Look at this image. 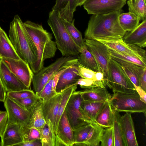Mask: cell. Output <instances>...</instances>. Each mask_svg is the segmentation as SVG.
I'll return each mask as SVG.
<instances>
[{
  "instance_id": "6da1fadb",
  "label": "cell",
  "mask_w": 146,
  "mask_h": 146,
  "mask_svg": "<svg viewBox=\"0 0 146 146\" xmlns=\"http://www.w3.org/2000/svg\"><path fill=\"white\" fill-rule=\"evenodd\" d=\"M122 9L108 13L92 15L84 33V38L110 39L123 38L126 32L121 27L118 17Z\"/></svg>"
},
{
  "instance_id": "7a4b0ae2",
  "label": "cell",
  "mask_w": 146,
  "mask_h": 146,
  "mask_svg": "<svg viewBox=\"0 0 146 146\" xmlns=\"http://www.w3.org/2000/svg\"><path fill=\"white\" fill-rule=\"evenodd\" d=\"M23 24L37 50V60L30 66L34 74L44 67L45 60L54 56L57 48L55 42L52 40V34L41 25L30 21H25Z\"/></svg>"
},
{
  "instance_id": "3957f363",
  "label": "cell",
  "mask_w": 146,
  "mask_h": 146,
  "mask_svg": "<svg viewBox=\"0 0 146 146\" xmlns=\"http://www.w3.org/2000/svg\"><path fill=\"white\" fill-rule=\"evenodd\" d=\"M9 36L20 58L28 63L30 66L32 65L37 59L36 49L18 15L15 16L10 23Z\"/></svg>"
},
{
  "instance_id": "277c9868",
  "label": "cell",
  "mask_w": 146,
  "mask_h": 146,
  "mask_svg": "<svg viewBox=\"0 0 146 146\" xmlns=\"http://www.w3.org/2000/svg\"><path fill=\"white\" fill-rule=\"evenodd\" d=\"M47 23L55 37L57 48L63 56L78 55L81 48L74 42L68 33L63 20L57 13L52 10L49 14Z\"/></svg>"
},
{
  "instance_id": "5b68a950",
  "label": "cell",
  "mask_w": 146,
  "mask_h": 146,
  "mask_svg": "<svg viewBox=\"0 0 146 146\" xmlns=\"http://www.w3.org/2000/svg\"><path fill=\"white\" fill-rule=\"evenodd\" d=\"M108 75L106 86L113 93L132 94L137 92L133 84L120 65L111 57L109 64Z\"/></svg>"
},
{
  "instance_id": "8992f818",
  "label": "cell",
  "mask_w": 146,
  "mask_h": 146,
  "mask_svg": "<svg viewBox=\"0 0 146 146\" xmlns=\"http://www.w3.org/2000/svg\"><path fill=\"white\" fill-rule=\"evenodd\" d=\"M109 102L113 109L118 112L146 114V104L141 100L137 92L132 94L114 92Z\"/></svg>"
},
{
  "instance_id": "52a82bcc",
  "label": "cell",
  "mask_w": 146,
  "mask_h": 146,
  "mask_svg": "<svg viewBox=\"0 0 146 146\" xmlns=\"http://www.w3.org/2000/svg\"><path fill=\"white\" fill-rule=\"evenodd\" d=\"M83 100L79 91H75L70 97L65 108L66 117L73 131L88 123H96L82 109L80 105Z\"/></svg>"
},
{
  "instance_id": "ba28073f",
  "label": "cell",
  "mask_w": 146,
  "mask_h": 146,
  "mask_svg": "<svg viewBox=\"0 0 146 146\" xmlns=\"http://www.w3.org/2000/svg\"><path fill=\"white\" fill-rule=\"evenodd\" d=\"M74 58V57L73 56L61 57L49 66L43 67L38 72L34 73L31 83L35 94L41 91L63 64Z\"/></svg>"
},
{
  "instance_id": "9c48e42d",
  "label": "cell",
  "mask_w": 146,
  "mask_h": 146,
  "mask_svg": "<svg viewBox=\"0 0 146 146\" xmlns=\"http://www.w3.org/2000/svg\"><path fill=\"white\" fill-rule=\"evenodd\" d=\"M84 40L87 49L99 65L106 81L108 78L109 64L111 58L109 48L96 40L84 38Z\"/></svg>"
},
{
  "instance_id": "30bf717a",
  "label": "cell",
  "mask_w": 146,
  "mask_h": 146,
  "mask_svg": "<svg viewBox=\"0 0 146 146\" xmlns=\"http://www.w3.org/2000/svg\"><path fill=\"white\" fill-rule=\"evenodd\" d=\"M127 1L87 0L83 5L89 14H104L122 9Z\"/></svg>"
},
{
  "instance_id": "8fae6325",
  "label": "cell",
  "mask_w": 146,
  "mask_h": 146,
  "mask_svg": "<svg viewBox=\"0 0 146 146\" xmlns=\"http://www.w3.org/2000/svg\"><path fill=\"white\" fill-rule=\"evenodd\" d=\"M0 59L26 87L31 89L34 73L28 63L21 58L16 60L3 58Z\"/></svg>"
},
{
  "instance_id": "7c38bea8",
  "label": "cell",
  "mask_w": 146,
  "mask_h": 146,
  "mask_svg": "<svg viewBox=\"0 0 146 146\" xmlns=\"http://www.w3.org/2000/svg\"><path fill=\"white\" fill-rule=\"evenodd\" d=\"M95 40L102 43L109 49L120 53L138 57L146 62L145 50L138 46L124 42L123 38L110 39H96Z\"/></svg>"
},
{
  "instance_id": "4fadbf2b",
  "label": "cell",
  "mask_w": 146,
  "mask_h": 146,
  "mask_svg": "<svg viewBox=\"0 0 146 146\" xmlns=\"http://www.w3.org/2000/svg\"><path fill=\"white\" fill-rule=\"evenodd\" d=\"M4 103L7 115V123L21 126L29 124L31 117L30 111L23 108L7 96Z\"/></svg>"
},
{
  "instance_id": "5bb4252c",
  "label": "cell",
  "mask_w": 146,
  "mask_h": 146,
  "mask_svg": "<svg viewBox=\"0 0 146 146\" xmlns=\"http://www.w3.org/2000/svg\"><path fill=\"white\" fill-rule=\"evenodd\" d=\"M62 92L57 93L45 102H42V110L46 124L52 134L54 146L55 140V125L60 106Z\"/></svg>"
},
{
  "instance_id": "9a60e30c",
  "label": "cell",
  "mask_w": 146,
  "mask_h": 146,
  "mask_svg": "<svg viewBox=\"0 0 146 146\" xmlns=\"http://www.w3.org/2000/svg\"><path fill=\"white\" fill-rule=\"evenodd\" d=\"M73 132L64 111L60 118L56 133L54 146H73Z\"/></svg>"
},
{
  "instance_id": "2e32d148",
  "label": "cell",
  "mask_w": 146,
  "mask_h": 146,
  "mask_svg": "<svg viewBox=\"0 0 146 146\" xmlns=\"http://www.w3.org/2000/svg\"><path fill=\"white\" fill-rule=\"evenodd\" d=\"M0 76L7 92L30 89L16 77L1 59L0 60Z\"/></svg>"
},
{
  "instance_id": "e0dca14e",
  "label": "cell",
  "mask_w": 146,
  "mask_h": 146,
  "mask_svg": "<svg viewBox=\"0 0 146 146\" xmlns=\"http://www.w3.org/2000/svg\"><path fill=\"white\" fill-rule=\"evenodd\" d=\"M120 122L125 146H138L131 113H126L121 116Z\"/></svg>"
},
{
  "instance_id": "ac0fdd59",
  "label": "cell",
  "mask_w": 146,
  "mask_h": 146,
  "mask_svg": "<svg viewBox=\"0 0 146 146\" xmlns=\"http://www.w3.org/2000/svg\"><path fill=\"white\" fill-rule=\"evenodd\" d=\"M124 41L127 43L141 48L146 46V19L134 30L126 32L123 37Z\"/></svg>"
},
{
  "instance_id": "d6986e66",
  "label": "cell",
  "mask_w": 146,
  "mask_h": 146,
  "mask_svg": "<svg viewBox=\"0 0 146 146\" xmlns=\"http://www.w3.org/2000/svg\"><path fill=\"white\" fill-rule=\"evenodd\" d=\"M78 62L68 68L60 76L55 89L57 93L62 92L74 85L81 78L77 74L78 71L76 67Z\"/></svg>"
},
{
  "instance_id": "ffe728a7",
  "label": "cell",
  "mask_w": 146,
  "mask_h": 146,
  "mask_svg": "<svg viewBox=\"0 0 146 146\" xmlns=\"http://www.w3.org/2000/svg\"><path fill=\"white\" fill-rule=\"evenodd\" d=\"M1 138L2 146H17L23 142L21 125L7 123L5 131Z\"/></svg>"
},
{
  "instance_id": "44dd1931",
  "label": "cell",
  "mask_w": 146,
  "mask_h": 146,
  "mask_svg": "<svg viewBox=\"0 0 146 146\" xmlns=\"http://www.w3.org/2000/svg\"><path fill=\"white\" fill-rule=\"evenodd\" d=\"M78 0H56L52 10L56 12L60 17L71 22L77 7Z\"/></svg>"
},
{
  "instance_id": "7402d4cb",
  "label": "cell",
  "mask_w": 146,
  "mask_h": 146,
  "mask_svg": "<svg viewBox=\"0 0 146 146\" xmlns=\"http://www.w3.org/2000/svg\"><path fill=\"white\" fill-rule=\"evenodd\" d=\"M84 101L90 102L109 101L111 96L106 88L96 87L79 91Z\"/></svg>"
},
{
  "instance_id": "603a6c76",
  "label": "cell",
  "mask_w": 146,
  "mask_h": 146,
  "mask_svg": "<svg viewBox=\"0 0 146 146\" xmlns=\"http://www.w3.org/2000/svg\"><path fill=\"white\" fill-rule=\"evenodd\" d=\"M112 58L120 65L133 84L139 86V77L143 73L144 68L145 67L143 68L137 64L118 58Z\"/></svg>"
},
{
  "instance_id": "cb8c5ba5",
  "label": "cell",
  "mask_w": 146,
  "mask_h": 146,
  "mask_svg": "<svg viewBox=\"0 0 146 146\" xmlns=\"http://www.w3.org/2000/svg\"><path fill=\"white\" fill-rule=\"evenodd\" d=\"M30 111L31 117L27 125L36 128L40 133L46 124L42 112V102L38 100Z\"/></svg>"
},
{
  "instance_id": "d4e9b609",
  "label": "cell",
  "mask_w": 146,
  "mask_h": 146,
  "mask_svg": "<svg viewBox=\"0 0 146 146\" xmlns=\"http://www.w3.org/2000/svg\"><path fill=\"white\" fill-rule=\"evenodd\" d=\"M113 109L109 101H108L98 115L95 122L98 125L106 129L113 126Z\"/></svg>"
},
{
  "instance_id": "484cf974",
  "label": "cell",
  "mask_w": 146,
  "mask_h": 146,
  "mask_svg": "<svg viewBox=\"0 0 146 146\" xmlns=\"http://www.w3.org/2000/svg\"><path fill=\"white\" fill-rule=\"evenodd\" d=\"M3 58L19 60L17 54L9 38L2 29L0 38V59Z\"/></svg>"
},
{
  "instance_id": "4316f807",
  "label": "cell",
  "mask_w": 146,
  "mask_h": 146,
  "mask_svg": "<svg viewBox=\"0 0 146 146\" xmlns=\"http://www.w3.org/2000/svg\"><path fill=\"white\" fill-rule=\"evenodd\" d=\"M78 56V62L81 65L96 72H102L99 65L86 45L81 48Z\"/></svg>"
},
{
  "instance_id": "83f0119b",
  "label": "cell",
  "mask_w": 146,
  "mask_h": 146,
  "mask_svg": "<svg viewBox=\"0 0 146 146\" xmlns=\"http://www.w3.org/2000/svg\"><path fill=\"white\" fill-rule=\"evenodd\" d=\"M118 20L122 28L127 32L135 29L139 24L141 20L137 16L129 12L120 14Z\"/></svg>"
},
{
  "instance_id": "f1b7e54d",
  "label": "cell",
  "mask_w": 146,
  "mask_h": 146,
  "mask_svg": "<svg viewBox=\"0 0 146 146\" xmlns=\"http://www.w3.org/2000/svg\"><path fill=\"white\" fill-rule=\"evenodd\" d=\"M106 102H90L83 100L80 106L86 114L95 122L96 117Z\"/></svg>"
},
{
  "instance_id": "f546056e",
  "label": "cell",
  "mask_w": 146,
  "mask_h": 146,
  "mask_svg": "<svg viewBox=\"0 0 146 146\" xmlns=\"http://www.w3.org/2000/svg\"><path fill=\"white\" fill-rule=\"evenodd\" d=\"M104 128L94 123L82 146H99L105 130Z\"/></svg>"
},
{
  "instance_id": "4dcf8cb0",
  "label": "cell",
  "mask_w": 146,
  "mask_h": 146,
  "mask_svg": "<svg viewBox=\"0 0 146 146\" xmlns=\"http://www.w3.org/2000/svg\"><path fill=\"white\" fill-rule=\"evenodd\" d=\"M129 12L137 16L143 21L146 17V0H128Z\"/></svg>"
},
{
  "instance_id": "1f68e13d",
  "label": "cell",
  "mask_w": 146,
  "mask_h": 146,
  "mask_svg": "<svg viewBox=\"0 0 146 146\" xmlns=\"http://www.w3.org/2000/svg\"><path fill=\"white\" fill-rule=\"evenodd\" d=\"M77 86V85H74L66 89L62 92V98L55 125L54 131L55 136L57 127L60 118L65 110L67 104L70 97L72 93L76 91V90Z\"/></svg>"
},
{
  "instance_id": "d6a6232c",
  "label": "cell",
  "mask_w": 146,
  "mask_h": 146,
  "mask_svg": "<svg viewBox=\"0 0 146 146\" xmlns=\"http://www.w3.org/2000/svg\"><path fill=\"white\" fill-rule=\"evenodd\" d=\"M113 123L114 136V146H125L123 138L120 122L121 115L119 112L113 109Z\"/></svg>"
},
{
  "instance_id": "836d02e7",
  "label": "cell",
  "mask_w": 146,
  "mask_h": 146,
  "mask_svg": "<svg viewBox=\"0 0 146 146\" xmlns=\"http://www.w3.org/2000/svg\"><path fill=\"white\" fill-rule=\"evenodd\" d=\"M63 20L68 33L75 43L80 48L85 46L81 33L74 25V19L71 22Z\"/></svg>"
},
{
  "instance_id": "e575fe53",
  "label": "cell",
  "mask_w": 146,
  "mask_h": 146,
  "mask_svg": "<svg viewBox=\"0 0 146 146\" xmlns=\"http://www.w3.org/2000/svg\"><path fill=\"white\" fill-rule=\"evenodd\" d=\"M94 123H88L73 131L74 141L73 146H82Z\"/></svg>"
},
{
  "instance_id": "d590c367",
  "label": "cell",
  "mask_w": 146,
  "mask_h": 146,
  "mask_svg": "<svg viewBox=\"0 0 146 146\" xmlns=\"http://www.w3.org/2000/svg\"><path fill=\"white\" fill-rule=\"evenodd\" d=\"M109 49L111 58H118L137 64L143 68L146 67V62L144 61L138 57L120 53L112 49Z\"/></svg>"
},
{
  "instance_id": "8d00e7d4",
  "label": "cell",
  "mask_w": 146,
  "mask_h": 146,
  "mask_svg": "<svg viewBox=\"0 0 146 146\" xmlns=\"http://www.w3.org/2000/svg\"><path fill=\"white\" fill-rule=\"evenodd\" d=\"M54 75L51 78L46 84L41 91L36 94L39 100L42 102L49 100L57 93L53 89V81Z\"/></svg>"
},
{
  "instance_id": "74e56055",
  "label": "cell",
  "mask_w": 146,
  "mask_h": 146,
  "mask_svg": "<svg viewBox=\"0 0 146 146\" xmlns=\"http://www.w3.org/2000/svg\"><path fill=\"white\" fill-rule=\"evenodd\" d=\"M23 141H30L40 139V133L36 128L27 125L21 126Z\"/></svg>"
},
{
  "instance_id": "f35d334b",
  "label": "cell",
  "mask_w": 146,
  "mask_h": 146,
  "mask_svg": "<svg viewBox=\"0 0 146 146\" xmlns=\"http://www.w3.org/2000/svg\"><path fill=\"white\" fill-rule=\"evenodd\" d=\"M79 85L82 88L89 89L96 87L106 88V85L96 80L80 78L75 84V85Z\"/></svg>"
},
{
  "instance_id": "ab89813d",
  "label": "cell",
  "mask_w": 146,
  "mask_h": 146,
  "mask_svg": "<svg viewBox=\"0 0 146 146\" xmlns=\"http://www.w3.org/2000/svg\"><path fill=\"white\" fill-rule=\"evenodd\" d=\"M78 62V58H74L69 60L63 64L60 67L55 74L53 80L52 87L53 90L55 91L56 85L60 76L67 69Z\"/></svg>"
},
{
  "instance_id": "60d3db41",
  "label": "cell",
  "mask_w": 146,
  "mask_h": 146,
  "mask_svg": "<svg viewBox=\"0 0 146 146\" xmlns=\"http://www.w3.org/2000/svg\"><path fill=\"white\" fill-rule=\"evenodd\" d=\"M100 142V145L101 146H114V139L113 126L105 129Z\"/></svg>"
},
{
  "instance_id": "b9f144b4",
  "label": "cell",
  "mask_w": 146,
  "mask_h": 146,
  "mask_svg": "<svg viewBox=\"0 0 146 146\" xmlns=\"http://www.w3.org/2000/svg\"><path fill=\"white\" fill-rule=\"evenodd\" d=\"M11 99L21 107L29 111L39 100L36 95L23 99Z\"/></svg>"
},
{
  "instance_id": "7bdbcfd3",
  "label": "cell",
  "mask_w": 146,
  "mask_h": 146,
  "mask_svg": "<svg viewBox=\"0 0 146 146\" xmlns=\"http://www.w3.org/2000/svg\"><path fill=\"white\" fill-rule=\"evenodd\" d=\"M42 146H54L52 134L46 124L40 133Z\"/></svg>"
},
{
  "instance_id": "ee69618b",
  "label": "cell",
  "mask_w": 146,
  "mask_h": 146,
  "mask_svg": "<svg viewBox=\"0 0 146 146\" xmlns=\"http://www.w3.org/2000/svg\"><path fill=\"white\" fill-rule=\"evenodd\" d=\"M36 95L31 89L7 92V96L12 99H21L31 97Z\"/></svg>"
},
{
  "instance_id": "f6af8a7d",
  "label": "cell",
  "mask_w": 146,
  "mask_h": 146,
  "mask_svg": "<svg viewBox=\"0 0 146 146\" xmlns=\"http://www.w3.org/2000/svg\"><path fill=\"white\" fill-rule=\"evenodd\" d=\"M76 68L78 72V75L81 78L96 80V72L83 66L78 62L77 64Z\"/></svg>"
},
{
  "instance_id": "bcb514c9",
  "label": "cell",
  "mask_w": 146,
  "mask_h": 146,
  "mask_svg": "<svg viewBox=\"0 0 146 146\" xmlns=\"http://www.w3.org/2000/svg\"><path fill=\"white\" fill-rule=\"evenodd\" d=\"M7 124V115L6 111H0V137L3 136Z\"/></svg>"
},
{
  "instance_id": "7dc6e473",
  "label": "cell",
  "mask_w": 146,
  "mask_h": 146,
  "mask_svg": "<svg viewBox=\"0 0 146 146\" xmlns=\"http://www.w3.org/2000/svg\"><path fill=\"white\" fill-rule=\"evenodd\" d=\"M17 146H42L40 139L30 141H23Z\"/></svg>"
},
{
  "instance_id": "c3c4849f",
  "label": "cell",
  "mask_w": 146,
  "mask_h": 146,
  "mask_svg": "<svg viewBox=\"0 0 146 146\" xmlns=\"http://www.w3.org/2000/svg\"><path fill=\"white\" fill-rule=\"evenodd\" d=\"M139 86L146 91V67L144 68L139 79Z\"/></svg>"
},
{
  "instance_id": "681fc988",
  "label": "cell",
  "mask_w": 146,
  "mask_h": 146,
  "mask_svg": "<svg viewBox=\"0 0 146 146\" xmlns=\"http://www.w3.org/2000/svg\"><path fill=\"white\" fill-rule=\"evenodd\" d=\"M137 93L139 95L141 100L146 103V92L139 86H136L134 84Z\"/></svg>"
},
{
  "instance_id": "f907efd6",
  "label": "cell",
  "mask_w": 146,
  "mask_h": 146,
  "mask_svg": "<svg viewBox=\"0 0 146 146\" xmlns=\"http://www.w3.org/2000/svg\"><path fill=\"white\" fill-rule=\"evenodd\" d=\"M7 91L0 76V101L4 102L7 96Z\"/></svg>"
},
{
  "instance_id": "816d5d0a",
  "label": "cell",
  "mask_w": 146,
  "mask_h": 146,
  "mask_svg": "<svg viewBox=\"0 0 146 146\" xmlns=\"http://www.w3.org/2000/svg\"><path fill=\"white\" fill-rule=\"evenodd\" d=\"M87 0H78L77 6H80L83 5Z\"/></svg>"
},
{
  "instance_id": "f5cc1de1",
  "label": "cell",
  "mask_w": 146,
  "mask_h": 146,
  "mask_svg": "<svg viewBox=\"0 0 146 146\" xmlns=\"http://www.w3.org/2000/svg\"><path fill=\"white\" fill-rule=\"evenodd\" d=\"M2 29L1 28V27L0 26V36H1V30Z\"/></svg>"
}]
</instances>
